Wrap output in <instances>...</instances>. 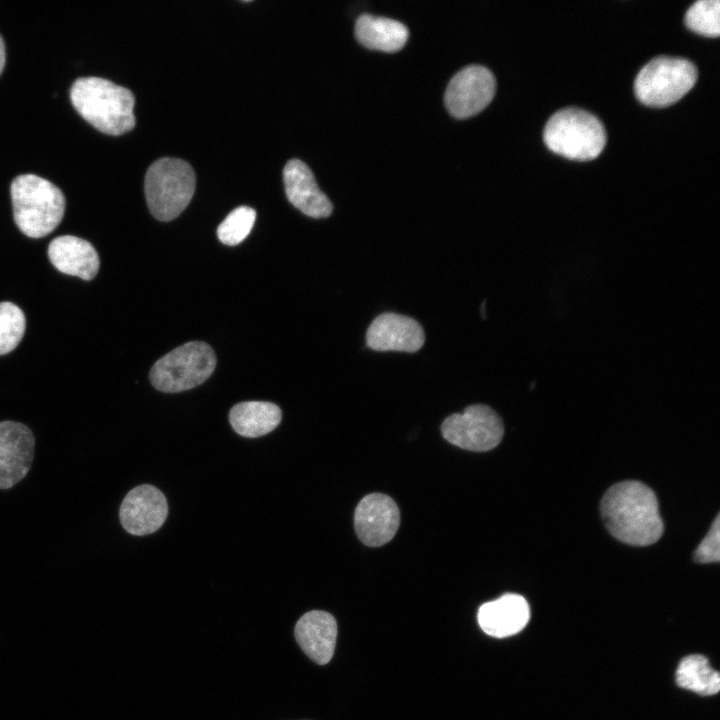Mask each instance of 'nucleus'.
<instances>
[{
    "instance_id": "1",
    "label": "nucleus",
    "mask_w": 720,
    "mask_h": 720,
    "mask_svg": "<svg viewBox=\"0 0 720 720\" xmlns=\"http://www.w3.org/2000/svg\"><path fill=\"white\" fill-rule=\"evenodd\" d=\"M600 508L608 531L625 544L648 546L663 533L657 497L639 481H622L611 486Z\"/></svg>"
},
{
    "instance_id": "2",
    "label": "nucleus",
    "mask_w": 720,
    "mask_h": 720,
    "mask_svg": "<svg viewBox=\"0 0 720 720\" xmlns=\"http://www.w3.org/2000/svg\"><path fill=\"white\" fill-rule=\"evenodd\" d=\"M70 99L76 111L105 134L121 135L135 126L134 95L108 79L77 78L71 86Z\"/></svg>"
},
{
    "instance_id": "3",
    "label": "nucleus",
    "mask_w": 720,
    "mask_h": 720,
    "mask_svg": "<svg viewBox=\"0 0 720 720\" xmlns=\"http://www.w3.org/2000/svg\"><path fill=\"white\" fill-rule=\"evenodd\" d=\"M10 194L15 223L24 235L44 237L61 222L65 197L47 179L34 174L19 175L11 183Z\"/></svg>"
},
{
    "instance_id": "4",
    "label": "nucleus",
    "mask_w": 720,
    "mask_h": 720,
    "mask_svg": "<svg viewBox=\"0 0 720 720\" xmlns=\"http://www.w3.org/2000/svg\"><path fill=\"white\" fill-rule=\"evenodd\" d=\"M543 140L554 153L565 158L587 161L596 158L606 143L600 120L578 108L557 111L547 121Z\"/></svg>"
},
{
    "instance_id": "5",
    "label": "nucleus",
    "mask_w": 720,
    "mask_h": 720,
    "mask_svg": "<svg viewBox=\"0 0 720 720\" xmlns=\"http://www.w3.org/2000/svg\"><path fill=\"white\" fill-rule=\"evenodd\" d=\"M195 173L184 160L161 158L147 170L145 196L151 214L160 221L176 218L195 191Z\"/></svg>"
},
{
    "instance_id": "6",
    "label": "nucleus",
    "mask_w": 720,
    "mask_h": 720,
    "mask_svg": "<svg viewBox=\"0 0 720 720\" xmlns=\"http://www.w3.org/2000/svg\"><path fill=\"white\" fill-rule=\"evenodd\" d=\"M216 366L212 348L200 341L187 342L155 362L150 370L152 385L161 392L177 393L206 381Z\"/></svg>"
},
{
    "instance_id": "7",
    "label": "nucleus",
    "mask_w": 720,
    "mask_h": 720,
    "mask_svg": "<svg viewBox=\"0 0 720 720\" xmlns=\"http://www.w3.org/2000/svg\"><path fill=\"white\" fill-rule=\"evenodd\" d=\"M697 69L683 58L661 56L652 59L638 73L634 92L640 102L666 107L680 100L694 86Z\"/></svg>"
},
{
    "instance_id": "8",
    "label": "nucleus",
    "mask_w": 720,
    "mask_h": 720,
    "mask_svg": "<svg viewBox=\"0 0 720 720\" xmlns=\"http://www.w3.org/2000/svg\"><path fill=\"white\" fill-rule=\"evenodd\" d=\"M443 437L451 444L473 452L495 448L502 440L504 426L489 406L473 404L463 413L448 416L441 425Z\"/></svg>"
},
{
    "instance_id": "9",
    "label": "nucleus",
    "mask_w": 720,
    "mask_h": 720,
    "mask_svg": "<svg viewBox=\"0 0 720 720\" xmlns=\"http://www.w3.org/2000/svg\"><path fill=\"white\" fill-rule=\"evenodd\" d=\"M492 72L481 65H469L457 72L445 92V106L456 118H468L482 111L495 94Z\"/></svg>"
},
{
    "instance_id": "10",
    "label": "nucleus",
    "mask_w": 720,
    "mask_h": 720,
    "mask_svg": "<svg viewBox=\"0 0 720 720\" xmlns=\"http://www.w3.org/2000/svg\"><path fill=\"white\" fill-rule=\"evenodd\" d=\"M400 524V511L395 501L382 493L364 496L356 506L354 527L359 540L367 546L388 543Z\"/></svg>"
},
{
    "instance_id": "11",
    "label": "nucleus",
    "mask_w": 720,
    "mask_h": 720,
    "mask_svg": "<svg viewBox=\"0 0 720 720\" xmlns=\"http://www.w3.org/2000/svg\"><path fill=\"white\" fill-rule=\"evenodd\" d=\"M168 504L164 494L148 484L139 485L124 497L119 518L130 534L142 536L157 531L165 522Z\"/></svg>"
},
{
    "instance_id": "12",
    "label": "nucleus",
    "mask_w": 720,
    "mask_h": 720,
    "mask_svg": "<svg viewBox=\"0 0 720 720\" xmlns=\"http://www.w3.org/2000/svg\"><path fill=\"white\" fill-rule=\"evenodd\" d=\"M35 439L24 424L0 422V489H9L29 472L34 455Z\"/></svg>"
},
{
    "instance_id": "13",
    "label": "nucleus",
    "mask_w": 720,
    "mask_h": 720,
    "mask_svg": "<svg viewBox=\"0 0 720 720\" xmlns=\"http://www.w3.org/2000/svg\"><path fill=\"white\" fill-rule=\"evenodd\" d=\"M425 342L422 326L415 319L386 312L378 315L366 332V345L376 351L416 352Z\"/></svg>"
},
{
    "instance_id": "14",
    "label": "nucleus",
    "mask_w": 720,
    "mask_h": 720,
    "mask_svg": "<svg viewBox=\"0 0 720 720\" xmlns=\"http://www.w3.org/2000/svg\"><path fill=\"white\" fill-rule=\"evenodd\" d=\"M285 193L292 205L312 218H325L333 210L329 198L319 189L310 168L299 159L287 162L283 169Z\"/></svg>"
},
{
    "instance_id": "15",
    "label": "nucleus",
    "mask_w": 720,
    "mask_h": 720,
    "mask_svg": "<svg viewBox=\"0 0 720 720\" xmlns=\"http://www.w3.org/2000/svg\"><path fill=\"white\" fill-rule=\"evenodd\" d=\"M530 609L525 598L519 594L506 593L500 598L480 606L477 619L481 629L497 638L512 636L528 623Z\"/></svg>"
},
{
    "instance_id": "16",
    "label": "nucleus",
    "mask_w": 720,
    "mask_h": 720,
    "mask_svg": "<svg viewBox=\"0 0 720 720\" xmlns=\"http://www.w3.org/2000/svg\"><path fill=\"white\" fill-rule=\"evenodd\" d=\"M297 643L304 653L320 665L327 664L334 653L337 623L328 612L312 610L297 621L294 629Z\"/></svg>"
},
{
    "instance_id": "17",
    "label": "nucleus",
    "mask_w": 720,
    "mask_h": 720,
    "mask_svg": "<svg viewBox=\"0 0 720 720\" xmlns=\"http://www.w3.org/2000/svg\"><path fill=\"white\" fill-rule=\"evenodd\" d=\"M48 257L60 272L83 280L93 279L99 270L100 261L95 248L76 236L63 235L53 239L48 246Z\"/></svg>"
},
{
    "instance_id": "18",
    "label": "nucleus",
    "mask_w": 720,
    "mask_h": 720,
    "mask_svg": "<svg viewBox=\"0 0 720 720\" xmlns=\"http://www.w3.org/2000/svg\"><path fill=\"white\" fill-rule=\"evenodd\" d=\"M355 36L369 49L396 52L406 44L409 30L394 19L362 14L355 23Z\"/></svg>"
},
{
    "instance_id": "19",
    "label": "nucleus",
    "mask_w": 720,
    "mask_h": 720,
    "mask_svg": "<svg viewBox=\"0 0 720 720\" xmlns=\"http://www.w3.org/2000/svg\"><path fill=\"white\" fill-rule=\"evenodd\" d=\"M281 418V409L266 401L240 402L229 412V421L235 432L249 438L273 431L280 424Z\"/></svg>"
},
{
    "instance_id": "20",
    "label": "nucleus",
    "mask_w": 720,
    "mask_h": 720,
    "mask_svg": "<svg viewBox=\"0 0 720 720\" xmlns=\"http://www.w3.org/2000/svg\"><path fill=\"white\" fill-rule=\"evenodd\" d=\"M675 680L679 687L703 696L714 695L720 689V676L703 655L684 657L676 670Z\"/></svg>"
},
{
    "instance_id": "21",
    "label": "nucleus",
    "mask_w": 720,
    "mask_h": 720,
    "mask_svg": "<svg viewBox=\"0 0 720 720\" xmlns=\"http://www.w3.org/2000/svg\"><path fill=\"white\" fill-rule=\"evenodd\" d=\"M687 27L707 37L720 34V3L718 0H700L695 2L686 12Z\"/></svg>"
},
{
    "instance_id": "22",
    "label": "nucleus",
    "mask_w": 720,
    "mask_h": 720,
    "mask_svg": "<svg viewBox=\"0 0 720 720\" xmlns=\"http://www.w3.org/2000/svg\"><path fill=\"white\" fill-rule=\"evenodd\" d=\"M23 311L11 302L0 303V355L17 347L25 332Z\"/></svg>"
},
{
    "instance_id": "23",
    "label": "nucleus",
    "mask_w": 720,
    "mask_h": 720,
    "mask_svg": "<svg viewBox=\"0 0 720 720\" xmlns=\"http://www.w3.org/2000/svg\"><path fill=\"white\" fill-rule=\"evenodd\" d=\"M256 212L248 206H240L230 212L217 228L219 240L229 246L241 243L250 233Z\"/></svg>"
},
{
    "instance_id": "24",
    "label": "nucleus",
    "mask_w": 720,
    "mask_h": 720,
    "mask_svg": "<svg viewBox=\"0 0 720 720\" xmlns=\"http://www.w3.org/2000/svg\"><path fill=\"white\" fill-rule=\"evenodd\" d=\"M694 559L700 564L717 563L720 560V518L716 516L710 530L694 553Z\"/></svg>"
},
{
    "instance_id": "25",
    "label": "nucleus",
    "mask_w": 720,
    "mask_h": 720,
    "mask_svg": "<svg viewBox=\"0 0 720 720\" xmlns=\"http://www.w3.org/2000/svg\"><path fill=\"white\" fill-rule=\"evenodd\" d=\"M6 60L5 44L2 36L0 35V74L4 68Z\"/></svg>"
}]
</instances>
